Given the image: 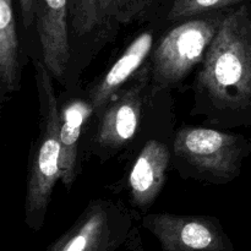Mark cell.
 I'll return each instance as SVG.
<instances>
[{
    "mask_svg": "<svg viewBox=\"0 0 251 251\" xmlns=\"http://www.w3.org/2000/svg\"><path fill=\"white\" fill-rule=\"evenodd\" d=\"M194 110L221 127L251 126V5L232 7L194 82Z\"/></svg>",
    "mask_w": 251,
    "mask_h": 251,
    "instance_id": "6da1fadb",
    "label": "cell"
},
{
    "mask_svg": "<svg viewBox=\"0 0 251 251\" xmlns=\"http://www.w3.org/2000/svg\"><path fill=\"white\" fill-rule=\"evenodd\" d=\"M33 65L41 123L28 157L25 223L31 230L38 232L46 222L54 188L60 181V103L53 76L43 61L34 59Z\"/></svg>",
    "mask_w": 251,
    "mask_h": 251,
    "instance_id": "7a4b0ae2",
    "label": "cell"
},
{
    "mask_svg": "<svg viewBox=\"0 0 251 251\" xmlns=\"http://www.w3.org/2000/svg\"><path fill=\"white\" fill-rule=\"evenodd\" d=\"M164 0H69L70 77L77 75L124 27L146 20ZM69 77V78H70Z\"/></svg>",
    "mask_w": 251,
    "mask_h": 251,
    "instance_id": "3957f363",
    "label": "cell"
},
{
    "mask_svg": "<svg viewBox=\"0 0 251 251\" xmlns=\"http://www.w3.org/2000/svg\"><path fill=\"white\" fill-rule=\"evenodd\" d=\"M176 167L184 178L207 184L237 179L251 153V140L242 134L212 127L184 126L172 144Z\"/></svg>",
    "mask_w": 251,
    "mask_h": 251,
    "instance_id": "277c9868",
    "label": "cell"
},
{
    "mask_svg": "<svg viewBox=\"0 0 251 251\" xmlns=\"http://www.w3.org/2000/svg\"><path fill=\"white\" fill-rule=\"evenodd\" d=\"M228 10L176 22L159 39L150 58L152 93L176 87L201 65Z\"/></svg>",
    "mask_w": 251,
    "mask_h": 251,
    "instance_id": "5b68a950",
    "label": "cell"
},
{
    "mask_svg": "<svg viewBox=\"0 0 251 251\" xmlns=\"http://www.w3.org/2000/svg\"><path fill=\"white\" fill-rule=\"evenodd\" d=\"M151 88L150 60L92 118L91 150L102 161L118 153L139 132L147 90Z\"/></svg>",
    "mask_w": 251,
    "mask_h": 251,
    "instance_id": "8992f818",
    "label": "cell"
},
{
    "mask_svg": "<svg viewBox=\"0 0 251 251\" xmlns=\"http://www.w3.org/2000/svg\"><path fill=\"white\" fill-rule=\"evenodd\" d=\"M134 216L122 201L93 199L43 251H119L131 238Z\"/></svg>",
    "mask_w": 251,
    "mask_h": 251,
    "instance_id": "52a82bcc",
    "label": "cell"
},
{
    "mask_svg": "<svg viewBox=\"0 0 251 251\" xmlns=\"http://www.w3.org/2000/svg\"><path fill=\"white\" fill-rule=\"evenodd\" d=\"M141 225L163 251H234L229 235L213 216L145 213Z\"/></svg>",
    "mask_w": 251,
    "mask_h": 251,
    "instance_id": "ba28073f",
    "label": "cell"
},
{
    "mask_svg": "<svg viewBox=\"0 0 251 251\" xmlns=\"http://www.w3.org/2000/svg\"><path fill=\"white\" fill-rule=\"evenodd\" d=\"M34 26L41 47V60L61 85L70 77L73 59L69 0H36Z\"/></svg>",
    "mask_w": 251,
    "mask_h": 251,
    "instance_id": "9c48e42d",
    "label": "cell"
},
{
    "mask_svg": "<svg viewBox=\"0 0 251 251\" xmlns=\"http://www.w3.org/2000/svg\"><path fill=\"white\" fill-rule=\"evenodd\" d=\"M173 151L163 141L151 139L135 158L127 178L130 206L147 212L166 185Z\"/></svg>",
    "mask_w": 251,
    "mask_h": 251,
    "instance_id": "30bf717a",
    "label": "cell"
},
{
    "mask_svg": "<svg viewBox=\"0 0 251 251\" xmlns=\"http://www.w3.org/2000/svg\"><path fill=\"white\" fill-rule=\"evenodd\" d=\"M153 48V31L146 29L141 32L130 42L115 63L91 85L85 96L92 108L93 115L139 73L150 60Z\"/></svg>",
    "mask_w": 251,
    "mask_h": 251,
    "instance_id": "8fae6325",
    "label": "cell"
},
{
    "mask_svg": "<svg viewBox=\"0 0 251 251\" xmlns=\"http://www.w3.org/2000/svg\"><path fill=\"white\" fill-rule=\"evenodd\" d=\"M93 110L86 96H75L60 105V183L70 190L81 172V141Z\"/></svg>",
    "mask_w": 251,
    "mask_h": 251,
    "instance_id": "7c38bea8",
    "label": "cell"
},
{
    "mask_svg": "<svg viewBox=\"0 0 251 251\" xmlns=\"http://www.w3.org/2000/svg\"><path fill=\"white\" fill-rule=\"evenodd\" d=\"M22 47L12 0H0V104L21 87Z\"/></svg>",
    "mask_w": 251,
    "mask_h": 251,
    "instance_id": "4fadbf2b",
    "label": "cell"
},
{
    "mask_svg": "<svg viewBox=\"0 0 251 251\" xmlns=\"http://www.w3.org/2000/svg\"><path fill=\"white\" fill-rule=\"evenodd\" d=\"M247 1L248 0H171L166 20L176 24L200 15L232 9Z\"/></svg>",
    "mask_w": 251,
    "mask_h": 251,
    "instance_id": "5bb4252c",
    "label": "cell"
},
{
    "mask_svg": "<svg viewBox=\"0 0 251 251\" xmlns=\"http://www.w3.org/2000/svg\"><path fill=\"white\" fill-rule=\"evenodd\" d=\"M20 12H21L22 26L25 29H29L34 24V4L36 0H19Z\"/></svg>",
    "mask_w": 251,
    "mask_h": 251,
    "instance_id": "9a60e30c",
    "label": "cell"
}]
</instances>
